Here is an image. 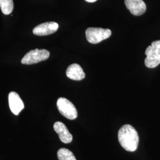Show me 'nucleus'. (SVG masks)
<instances>
[{
  "label": "nucleus",
  "mask_w": 160,
  "mask_h": 160,
  "mask_svg": "<svg viewBox=\"0 0 160 160\" xmlns=\"http://www.w3.org/2000/svg\"><path fill=\"white\" fill-rule=\"evenodd\" d=\"M118 140L123 148L129 152L137 150L139 136L136 129L130 125H125L118 132Z\"/></svg>",
  "instance_id": "nucleus-1"
},
{
  "label": "nucleus",
  "mask_w": 160,
  "mask_h": 160,
  "mask_svg": "<svg viewBox=\"0 0 160 160\" xmlns=\"http://www.w3.org/2000/svg\"><path fill=\"white\" fill-rule=\"evenodd\" d=\"M145 65L149 68H154L160 64V40H156L149 46L146 51Z\"/></svg>",
  "instance_id": "nucleus-2"
},
{
  "label": "nucleus",
  "mask_w": 160,
  "mask_h": 160,
  "mask_svg": "<svg viewBox=\"0 0 160 160\" xmlns=\"http://www.w3.org/2000/svg\"><path fill=\"white\" fill-rule=\"evenodd\" d=\"M111 34V30L108 29L90 28L87 29L86 31L87 40L92 44H96L108 39L110 37Z\"/></svg>",
  "instance_id": "nucleus-3"
},
{
  "label": "nucleus",
  "mask_w": 160,
  "mask_h": 160,
  "mask_svg": "<svg viewBox=\"0 0 160 160\" xmlns=\"http://www.w3.org/2000/svg\"><path fill=\"white\" fill-rule=\"evenodd\" d=\"M50 56V53L46 49H36L31 50L23 58L21 62L24 65H32L39 63L48 59Z\"/></svg>",
  "instance_id": "nucleus-4"
},
{
  "label": "nucleus",
  "mask_w": 160,
  "mask_h": 160,
  "mask_svg": "<svg viewBox=\"0 0 160 160\" xmlns=\"http://www.w3.org/2000/svg\"><path fill=\"white\" fill-rule=\"evenodd\" d=\"M58 109L60 113L70 120H74L78 116L77 109L74 105L68 99L60 97L58 100Z\"/></svg>",
  "instance_id": "nucleus-5"
},
{
  "label": "nucleus",
  "mask_w": 160,
  "mask_h": 160,
  "mask_svg": "<svg viewBox=\"0 0 160 160\" xmlns=\"http://www.w3.org/2000/svg\"><path fill=\"white\" fill-rule=\"evenodd\" d=\"M58 28V24L56 22H46L42 23L35 27L33 30V34L37 36L49 35L56 32Z\"/></svg>",
  "instance_id": "nucleus-6"
},
{
  "label": "nucleus",
  "mask_w": 160,
  "mask_h": 160,
  "mask_svg": "<svg viewBox=\"0 0 160 160\" xmlns=\"http://www.w3.org/2000/svg\"><path fill=\"white\" fill-rule=\"evenodd\" d=\"M8 103L12 113L15 115H18L24 108L22 100L16 92H12L9 93Z\"/></svg>",
  "instance_id": "nucleus-7"
},
{
  "label": "nucleus",
  "mask_w": 160,
  "mask_h": 160,
  "mask_svg": "<svg viewBox=\"0 0 160 160\" xmlns=\"http://www.w3.org/2000/svg\"><path fill=\"white\" fill-rule=\"evenodd\" d=\"M125 4L134 16H141L146 11V4L142 0H125Z\"/></svg>",
  "instance_id": "nucleus-8"
},
{
  "label": "nucleus",
  "mask_w": 160,
  "mask_h": 160,
  "mask_svg": "<svg viewBox=\"0 0 160 160\" xmlns=\"http://www.w3.org/2000/svg\"><path fill=\"white\" fill-rule=\"evenodd\" d=\"M53 129L58 134L61 142L65 143H69L72 142V135L69 132L67 126L62 122H55L53 125Z\"/></svg>",
  "instance_id": "nucleus-9"
},
{
  "label": "nucleus",
  "mask_w": 160,
  "mask_h": 160,
  "mask_svg": "<svg viewBox=\"0 0 160 160\" xmlns=\"http://www.w3.org/2000/svg\"><path fill=\"white\" fill-rule=\"evenodd\" d=\"M66 74L69 78L75 81L82 80L86 76L82 68L77 63H73L69 65L67 69Z\"/></svg>",
  "instance_id": "nucleus-10"
},
{
  "label": "nucleus",
  "mask_w": 160,
  "mask_h": 160,
  "mask_svg": "<svg viewBox=\"0 0 160 160\" xmlns=\"http://www.w3.org/2000/svg\"><path fill=\"white\" fill-rule=\"evenodd\" d=\"M0 8L4 14H10L14 8L13 0H0Z\"/></svg>",
  "instance_id": "nucleus-11"
},
{
  "label": "nucleus",
  "mask_w": 160,
  "mask_h": 160,
  "mask_svg": "<svg viewBox=\"0 0 160 160\" xmlns=\"http://www.w3.org/2000/svg\"><path fill=\"white\" fill-rule=\"evenodd\" d=\"M57 155L59 160H77L74 154L68 149H59Z\"/></svg>",
  "instance_id": "nucleus-12"
},
{
  "label": "nucleus",
  "mask_w": 160,
  "mask_h": 160,
  "mask_svg": "<svg viewBox=\"0 0 160 160\" xmlns=\"http://www.w3.org/2000/svg\"><path fill=\"white\" fill-rule=\"evenodd\" d=\"M85 1L88 2H96L97 0H85Z\"/></svg>",
  "instance_id": "nucleus-13"
}]
</instances>
